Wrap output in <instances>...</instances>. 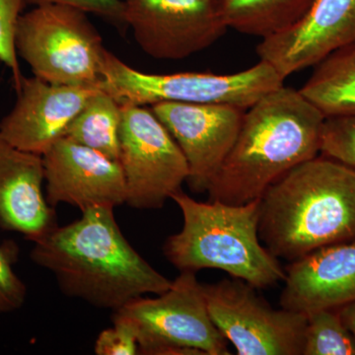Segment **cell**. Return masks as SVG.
<instances>
[{
  "label": "cell",
  "instance_id": "ba28073f",
  "mask_svg": "<svg viewBox=\"0 0 355 355\" xmlns=\"http://www.w3.org/2000/svg\"><path fill=\"white\" fill-rule=\"evenodd\" d=\"M125 203L135 209H160L189 178L186 157L153 110L121 106L120 159Z\"/></svg>",
  "mask_w": 355,
  "mask_h": 355
},
{
  "label": "cell",
  "instance_id": "d6986e66",
  "mask_svg": "<svg viewBox=\"0 0 355 355\" xmlns=\"http://www.w3.org/2000/svg\"><path fill=\"white\" fill-rule=\"evenodd\" d=\"M121 106L105 91H95L64 137L110 159H120Z\"/></svg>",
  "mask_w": 355,
  "mask_h": 355
},
{
  "label": "cell",
  "instance_id": "6da1fadb",
  "mask_svg": "<svg viewBox=\"0 0 355 355\" xmlns=\"http://www.w3.org/2000/svg\"><path fill=\"white\" fill-rule=\"evenodd\" d=\"M64 226L55 225L33 242L30 258L53 273L60 291L101 309H120L133 299L172 286L128 241L114 207L83 210Z\"/></svg>",
  "mask_w": 355,
  "mask_h": 355
},
{
  "label": "cell",
  "instance_id": "d4e9b609",
  "mask_svg": "<svg viewBox=\"0 0 355 355\" xmlns=\"http://www.w3.org/2000/svg\"><path fill=\"white\" fill-rule=\"evenodd\" d=\"M27 4L60 3L73 6L86 13L106 18L118 25H125L123 0H26Z\"/></svg>",
  "mask_w": 355,
  "mask_h": 355
},
{
  "label": "cell",
  "instance_id": "cb8c5ba5",
  "mask_svg": "<svg viewBox=\"0 0 355 355\" xmlns=\"http://www.w3.org/2000/svg\"><path fill=\"white\" fill-rule=\"evenodd\" d=\"M114 326L106 329L96 340L97 355L139 354V343L132 327L125 320L112 318Z\"/></svg>",
  "mask_w": 355,
  "mask_h": 355
},
{
  "label": "cell",
  "instance_id": "5b68a950",
  "mask_svg": "<svg viewBox=\"0 0 355 355\" xmlns=\"http://www.w3.org/2000/svg\"><path fill=\"white\" fill-rule=\"evenodd\" d=\"M14 43L34 76L58 85L99 89L108 50L80 9L60 3L35 6L20 16Z\"/></svg>",
  "mask_w": 355,
  "mask_h": 355
},
{
  "label": "cell",
  "instance_id": "4fadbf2b",
  "mask_svg": "<svg viewBox=\"0 0 355 355\" xmlns=\"http://www.w3.org/2000/svg\"><path fill=\"white\" fill-rule=\"evenodd\" d=\"M354 43L355 0H315L296 24L261 39L257 53L286 79Z\"/></svg>",
  "mask_w": 355,
  "mask_h": 355
},
{
  "label": "cell",
  "instance_id": "9c48e42d",
  "mask_svg": "<svg viewBox=\"0 0 355 355\" xmlns=\"http://www.w3.org/2000/svg\"><path fill=\"white\" fill-rule=\"evenodd\" d=\"M210 317L239 355H303L307 315L273 309L256 287L231 277L205 286Z\"/></svg>",
  "mask_w": 355,
  "mask_h": 355
},
{
  "label": "cell",
  "instance_id": "603a6c76",
  "mask_svg": "<svg viewBox=\"0 0 355 355\" xmlns=\"http://www.w3.org/2000/svg\"><path fill=\"white\" fill-rule=\"evenodd\" d=\"M26 0H0V62L12 72L14 87L22 80L17 51L14 43L16 26L22 15Z\"/></svg>",
  "mask_w": 355,
  "mask_h": 355
},
{
  "label": "cell",
  "instance_id": "7402d4cb",
  "mask_svg": "<svg viewBox=\"0 0 355 355\" xmlns=\"http://www.w3.org/2000/svg\"><path fill=\"white\" fill-rule=\"evenodd\" d=\"M17 252L13 243L0 245V315L19 310L27 297V287L14 270Z\"/></svg>",
  "mask_w": 355,
  "mask_h": 355
},
{
  "label": "cell",
  "instance_id": "ffe728a7",
  "mask_svg": "<svg viewBox=\"0 0 355 355\" xmlns=\"http://www.w3.org/2000/svg\"><path fill=\"white\" fill-rule=\"evenodd\" d=\"M303 355H355V338L336 309L307 314Z\"/></svg>",
  "mask_w": 355,
  "mask_h": 355
},
{
  "label": "cell",
  "instance_id": "ac0fdd59",
  "mask_svg": "<svg viewBox=\"0 0 355 355\" xmlns=\"http://www.w3.org/2000/svg\"><path fill=\"white\" fill-rule=\"evenodd\" d=\"M315 0H216L227 28L265 39L302 19Z\"/></svg>",
  "mask_w": 355,
  "mask_h": 355
},
{
  "label": "cell",
  "instance_id": "7a4b0ae2",
  "mask_svg": "<svg viewBox=\"0 0 355 355\" xmlns=\"http://www.w3.org/2000/svg\"><path fill=\"white\" fill-rule=\"evenodd\" d=\"M326 116L299 90L275 89L246 110L234 146L209 191V200L246 205L321 153Z\"/></svg>",
  "mask_w": 355,
  "mask_h": 355
},
{
  "label": "cell",
  "instance_id": "9a60e30c",
  "mask_svg": "<svg viewBox=\"0 0 355 355\" xmlns=\"http://www.w3.org/2000/svg\"><path fill=\"white\" fill-rule=\"evenodd\" d=\"M284 270V309L307 315L355 301V241L320 248Z\"/></svg>",
  "mask_w": 355,
  "mask_h": 355
},
{
  "label": "cell",
  "instance_id": "8fae6325",
  "mask_svg": "<svg viewBox=\"0 0 355 355\" xmlns=\"http://www.w3.org/2000/svg\"><path fill=\"white\" fill-rule=\"evenodd\" d=\"M150 107L186 157L191 190L207 193L234 146L246 110L227 104L176 102Z\"/></svg>",
  "mask_w": 355,
  "mask_h": 355
},
{
  "label": "cell",
  "instance_id": "e0dca14e",
  "mask_svg": "<svg viewBox=\"0 0 355 355\" xmlns=\"http://www.w3.org/2000/svg\"><path fill=\"white\" fill-rule=\"evenodd\" d=\"M299 92L326 118L355 114V43L315 65Z\"/></svg>",
  "mask_w": 355,
  "mask_h": 355
},
{
  "label": "cell",
  "instance_id": "3957f363",
  "mask_svg": "<svg viewBox=\"0 0 355 355\" xmlns=\"http://www.w3.org/2000/svg\"><path fill=\"white\" fill-rule=\"evenodd\" d=\"M259 236L277 259L355 241V169L315 157L280 177L260 198Z\"/></svg>",
  "mask_w": 355,
  "mask_h": 355
},
{
  "label": "cell",
  "instance_id": "8992f818",
  "mask_svg": "<svg viewBox=\"0 0 355 355\" xmlns=\"http://www.w3.org/2000/svg\"><path fill=\"white\" fill-rule=\"evenodd\" d=\"M284 85V77L263 60L224 76L207 72L153 74L128 67L107 51L99 89L121 106L176 102L227 104L248 110L263 96Z\"/></svg>",
  "mask_w": 355,
  "mask_h": 355
},
{
  "label": "cell",
  "instance_id": "44dd1931",
  "mask_svg": "<svg viewBox=\"0 0 355 355\" xmlns=\"http://www.w3.org/2000/svg\"><path fill=\"white\" fill-rule=\"evenodd\" d=\"M321 153L355 169V114L326 118Z\"/></svg>",
  "mask_w": 355,
  "mask_h": 355
},
{
  "label": "cell",
  "instance_id": "52a82bcc",
  "mask_svg": "<svg viewBox=\"0 0 355 355\" xmlns=\"http://www.w3.org/2000/svg\"><path fill=\"white\" fill-rule=\"evenodd\" d=\"M132 327L139 354L229 355L228 340L216 328L197 273L181 272L156 298L133 299L113 317Z\"/></svg>",
  "mask_w": 355,
  "mask_h": 355
},
{
  "label": "cell",
  "instance_id": "7c38bea8",
  "mask_svg": "<svg viewBox=\"0 0 355 355\" xmlns=\"http://www.w3.org/2000/svg\"><path fill=\"white\" fill-rule=\"evenodd\" d=\"M46 202L51 207L73 205L83 210L116 207L127 200L119 161L62 137L43 155Z\"/></svg>",
  "mask_w": 355,
  "mask_h": 355
},
{
  "label": "cell",
  "instance_id": "30bf717a",
  "mask_svg": "<svg viewBox=\"0 0 355 355\" xmlns=\"http://www.w3.org/2000/svg\"><path fill=\"white\" fill-rule=\"evenodd\" d=\"M125 24L156 60H184L207 50L227 31L216 0H123Z\"/></svg>",
  "mask_w": 355,
  "mask_h": 355
},
{
  "label": "cell",
  "instance_id": "484cf974",
  "mask_svg": "<svg viewBox=\"0 0 355 355\" xmlns=\"http://www.w3.org/2000/svg\"><path fill=\"white\" fill-rule=\"evenodd\" d=\"M338 313L343 323L355 338V301L338 308Z\"/></svg>",
  "mask_w": 355,
  "mask_h": 355
},
{
  "label": "cell",
  "instance_id": "277c9868",
  "mask_svg": "<svg viewBox=\"0 0 355 355\" xmlns=\"http://www.w3.org/2000/svg\"><path fill=\"white\" fill-rule=\"evenodd\" d=\"M171 200L183 214V227L166 240L163 252L180 272L217 268L257 289L284 282L286 270L259 236L260 200L241 205L200 202L182 190Z\"/></svg>",
  "mask_w": 355,
  "mask_h": 355
},
{
  "label": "cell",
  "instance_id": "2e32d148",
  "mask_svg": "<svg viewBox=\"0 0 355 355\" xmlns=\"http://www.w3.org/2000/svg\"><path fill=\"white\" fill-rule=\"evenodd\" d=\"M44 184L43 156L21 150L0 133V228L35 242L58 225Z\"/></svg>",
  "mask_w": 355,
  "mask_h": 355
},
{
  "label": "cell",
  "instance_id": "5bb4252c",
  "mask_svg": "<svg viewBox=\"0 0 355 355\" xmlns=\"http://www.w3.org/2000/svg\"><path fill=\"white\" fill-rule=\"evenodd\" d=\"M13 109L0 121L2 137L26 153L43 156L64 137L98 89L72 87L24 77Z\"/></svg>",
  "mask_w": 355,
  "mask_h": 355
}]
</instances>
